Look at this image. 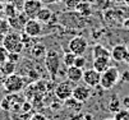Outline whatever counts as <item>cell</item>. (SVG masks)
Instances as JSON below:
<instances>
[{"label": "cell", "mask_w": 129, "mask_h": 120, "mask_svg": "<svg viewBox=\"0 0 129 120\" xmlns=\"http://www.w3.org/2000/svg\"><path fill=\"white\" fill-rule=\"evenodd\" d=\"M3 46L10 54H21L24 47L22 35L17 31H12V32L9 31L3 38Z\"/></svg>", "instance_id": "1"}, {"label": "cell", "mask_w": 129, "mask_h": 120, "mask_svg": "<svg viewBox=\"0 0 129 120\" xmlns=\"http://www.w3.org/2000/svg\"><path fill=\"white\" fill-rule=\"evenodd\" d=\"M119 79H120V73L118 70V68L110 66L104 73H101L100 87H102L104 90H111L114 86L119 82Z\"/></svg>", "instance_id": "2"}, {"label": "cell", "mask_w": 129, "mask_h": 120, "mask_svg": "<svg viewBox=\"0 0 129 120\" xmlns=\"http://www.w3.org/2000/svg\"><path fill=\"white\" fill-rule=\"evenodd\" d=\"M60 64H61V59H60V55L54 50H49L46 51L45 54V66L47 72L50 73V75L52 78L56 77L59 69H60Z\"/></svg>", "instance_id": "3"}, {"label": "cell", "mask_w": 129, "mask_h": 120, "mask_svg": "<svg viewBox=\"0 0 129 120\" xmlns=\"http://www.w3.org/2000/svg\"><path fill=\"white\" fill-rule=\"evenodd\" d=\"M3 86H4V90L8 93H18V92H21L24 87V79L19 74L14 73V74H10V75L5 77Z\"/></svg>", "instance_id": "4"}, {"label": "cell", "mask_w": 129, "mask_h": 120, "mask_svg": "<svg viewBox=\"0 0 129 120\" xmlns=\"http://www.w3.org/2000/svg\"><path fill=\"white\" fill-rule=\"evenodd\" d=\"M69 51H72L73 54L76 55H83L86 51H87V47H88V42L84 37H81V36H76L73 37L69 44Z\"/></svg>", "instance_id": "5"}, {"label": "cell", "mask_w": 129, "mask_h": 120, "mask_svg": "<svg viewBox=\"0 0 129 120\" xmlns=\"http://www.w3.org/2000/svg\"><path fill=\"white\" fill-rule=\"evenodd\" d=\"M82 81L84 82V84H87L88 87L93 88L100 86V81H101V73H99L93 68H89V69L83 70V77Z\"/></svg>", "instance_id": "6"}, {"label": "cell", "mask_w": 129, "mask_h": 120, "mask_svg": "<svg viewBox=\"0 0 129 120\" xmlns=\"http://www.w3.org/2000/svg\"><path fill=\"white\" fill-rule=\"evenodd\" d=\"M23 31L29 37H37L42 33V24L36 18H28V21L23 27Z\"/></svg>", "instance_id": "7"}, {"label": "cell", "mask_w": 129, "mask_h": 120, "mask_svg": "<svg viewBox=\"0 0 129 120\" xmlns=\"http://www.w3.org/2000/svg\"><path fill=\"white\" fill-rule=\"evenodd\" d=\"M41 8L42 2H40V0H24L23 2V13L28 18H36Z\"/></svg>", "instance_id": "8"}, {"label": "cell", "mask_w": 129, "mask_h": 120, "mask_svg": "<svg viewBox=\"0 0 129 120\" xmlns=\"http://www.w3.org/2000/svg\"><path fill=\"white\" fill-rule=\"evenodd\" d=\"M92 95L91 87H88L87 84H78L76 87H73L72 97L78 102H86Z\"/></svg>", "instance_id": "9"}, {"label": "cell", "mask_w": 129, "mask_h": 120, "mask_svg": "<svg viewBox=\"0 0 129 120\" xmlns=\"http://www.w3.org/2000/svg\"><path fill=\"white\" fill-rule=\"evenodd\" d=\"M72 92H73V86L69 82H61L55 88V96L61 101H67L68 98H70Z\"/></svg>", "instance_id": "10"}, {"label": "cell", "mask_w": 129, "mask_h": 120, "mask_svg": "<svg viewBox=\"0 0 129 120\" xmlns=\"http://www.w3.org/2000/svg\"><path fill=\"white\" fill-rule=\"evenodd\" d=\"M126 50H128V47L125 45H123V44L115 45L113 47V50L110 51V53H111V59H114L118 63L124 61L125 60V55H126Z\"/></svg>", "instance_id": "11"}, {"label": "cell", "mask_w": 129, "mask_h": 120, "mask_svg": "<svg viewBox=\"0 0 129 120\" xmlns=\"http://www.w3.org/2000/svg\"><path fill=\"white\" fill-rule=\"evenodd\" d=\"M67 77L68 79L72 82V83H77L79 81H82V77H83V69L82 68H78V66H74L72 65L67 69Z\"/></svg>", "instance_id": "12"}, {"label": "cell", "mask_w": 129, "mask_h": 120, "mask_svg": "<svg viewBox=\"0 0 129 120\" xmlns=\"http://www.w3.org/2000/svg\"><path fill=\"white\" fill-rule=\"evenodd\" d=\"M92 68L96 69L99 73H104L107 68H110V58H95Z\"/></svg>", "instance_id": "13"}, {"label": "cell", "mask_w": 129, "mask_h": 120, "mask_svg": "<svg viewBox=\"0 0 129 120\" xmlns=\"http://www.w3.org/2000/svg\"><path fill=\"white\" fill-rule=\"evenodd\" d=\"M15 68H17V63L8 59L3 64H0V73H2V75H4V77H8V75L15 73Z\"/></svg>", "instance_id": "14"}, {"label": "cell", "mask_w": 129, "mask_h": 120, "mask_svg": "<svg viewBox=\"0 0 129 120\" xmlns=\"http://www.w3.org/2000/svg\"><path fill=\"white\" fill-rule=\"evenodd\" d=\"M92 55H93V59L95 58H110L111 59V53H110V50H107L102 45H95L93 50H92Z\"/></svg>", "instance_id": "15"}, {"label": "cell", "mask_w": 129, "mask_h": 120, "mask_svg": "<svg viewBox=\"0 0 129 120\" xmlns=\"http://www.w3.org/2000/svg\"><path fill=\"white\" fill-rule=\"evenodd\" d=\"M76 10L82 17H88V15L92 14V5L88 2H82L81 0V2L78 3V5H77V8H76Z\"/></svg>", "instance_id": "16"}, {"label": "cell", "mask_w": 129, "mask_h": 120, "mask_svg": "<svg viewBox=\"0 0 129 120\" xmlns=\"http://www.w3.org/2000/svg\"><path fill=\"white\" fill-rule=\"evenodd\" d=\"M52 15H54V13H52L49 8L42 7V8H41V10L39 12L37 17H36V19L40 21L41 23H49V22L51 21V17H52Z\"/></svg>", "instance_id": "17"}, {"label": "cell", "mask_w": 129, "mask_h": 120, "mask_svg": "<svg viewBox=\"0 0 129 120\" xmlns=\"http://www.w3.org/2000/svg\"><path fill=\"white\" fill-rule=\"evenodd\" d=\"M120 109H121V102L119 101V98H118L116 96H113L111 100H110V102H109V110L115 114V112H118Z\"/></svg>", "instance_id": "18"}, {"label": "cell", "mask_w": 129, "mask_h": 120, "mask_svg": "<svg viewBox=\"0 0 129 120\" xmlns=\"http://www.w3.org/2000/svg\"><path fill=\"white\" fill-rule=\"evenodd\" d=\"M76 58H77V55L73 54L72 51H68V53H65V54L63 55V63H64V65H65L67 68H69V66H72V65H74Z\"/></svg>", "instance_id": "19"}, {"label": "cell", "mask_w": 129, "mask_h": 120, "mask_svg": "<svg viewBox=\"0 0 129 120\" xmlns=\"http://www.w3.org/2000/svg\"><path fill=\"white\" fill-rule=\"evenodd\" d=\"M93 5L100 10H107L111 7V0H92Z\"/></svg>", "instance_id": "20"}, {"label": "cell", "mask_w": 129, "mask_h": 120, "mask_svg": "<svg viewBox=\"0 0 129 120\" xmlns=\"http://www.w3.org/2000/svg\"><path fill=\"white\" fill-rule=\"evenodd\" d=\"M115 120H129V110L128 109H120L114 115Z\"/></svg>", "instance_id": "21"}, {"label": "cell", "mask_w": 129, "mask_h": 120, "mask_svg": "<svg viewBox=\"0 0 129 120\" xmlns=\"http://www.w3.org/2000/svg\"><path fill=\"white\" fill-rule=\"evenodd\" d=\"M10 31V26H9V22L4 18H0V35L5 36L7 33Z\"/></svg>", "instance_id": "22"}, {"label": "cell", "mask_w": 129, "mask_h": 120, "mask_svg": "<svg viewBox=\"0 0 129 120\" xmlns=\"http://www.w3.org/2000/svg\"><path fill=\"white\" fill-rule=\"evenodd\" d=\"M3 10H4V12H5V14L8 15V18H10V17H14V15L17 14V12H15V7H14L12 3H10V4H8V5H5Z\"/></svg>", "instance_id": "23"}, {"label": "cell", "mask_w": 129, "mask_h": 120, "mask_svg": "<svg viewBox=\"0 0 129 120\" xmlns=\"http://www.w3.org/2000/svg\"><path fill=\"white\" fill-rule=\"evenodd\" d=\"M84 65H86V58L83 55H77L76 61H74V66H78V68H82L83 69Z\"/></svg>", "instance_id": "24"}, {"label": "cell", "mask_w": 129, "mask_h": 120, "mask_svg": "<svg viewBox=\"0 0 129 120\" xmlns=\"http://www.w3.org/2000/svg\"><path fill=\"white\" fill-rule=\"evenodd\" d=\"M8 55L9 53L7 51V49L4 46H0V64H3L4 61L8 60Z\"/></svg>", "instance_id": "25"}, {"label": "cell", "mask_w": 129, "mask_h": 120, "mask_svg": "<svg viewBox=\"0 0 129 120\" xmlns=\"http://www.w3.org/2000/svg\"><path fill=\"white\" fill-rule=\"evenodd\" d=\"M32 51H33V54H35L36 56H40V55H44V54H46L45 47H44L42 45H36V46L32 49Z\"/></svg>", "instance_id": "26"}, {"label": "cell", "mask_w": 129, "mask_h": 120, "mask_svg": "<svg viewBox=\"0 0 129 120\" xmlns=\"http://www.w3.org/2000/svg\"><path fill=\"white\" fill-rule=\"evenodd\" d=\"M79 2H81V0H67V8L76 10V8H77V5H78Z\"/></svg>", "instance_id": "27"}, {"label": "cell", "mask_w": 129, "mask_h": 120, "mask_svg": "<svg viewBox=\"0 0 129 120\" xmlns=\"http://www.w3.org/2000/svg\"><path fill=\"white\" fill-rule=\"evenodd\" d=\"M29 120H47V117L44 114H41V112H36V114H33L29 117Z\"/></svg>", "instance_id": "28"}, {"label": "cell", "mask_w": 129, "mask_h": 120, "mask_svg": "<svg viewBox=\"0 0 129 120\" xmlns=\"http://www.w3.org/2000/svg\"><path fill=\"white\" fill-rule=\"evenodd\" d=\"M81 120H95V117L92 116L91 114H84L81 116Z\"/></svg>", "instance_id": "29"}, {"label": "cell", "mask_w": 129, "mask_h": 120, "mask_svg": "<svg viewBox=\"0 0 129 120\" xmlns=\"http://www.w3.org/2000/svg\"><path fill=\"white\" fill-rule=\"evenodd\" d=\"M121 79H123L124 82H129V70H128V72H125V73H123Z\"/></svg>", "instance_id": "30"}, {"label": "cell", "mask_w": 129, "mask_h": 120, "mask_svg": "<svg viewBox=\"0 0 129 120\" xmlns=\"http://www.w3.org/2000/svg\"><path fill=\"white\" fill-rule=\"evenodd\" d=\"M123 105L125 106V109L129 110V97H125V98L123 100Z\"/></svg>", "instance_id": "31"}, {"label": "cell", "mask_w": 129, "mask_h": 120, "mask_svg": "<svg viewBox=\"0 0 129 120\" xmlns=\"http://www.w3.org/2000/svg\"><path fill=\"white\" fill-rule=\"evenodd\" d=\"M123 26H124L126 29H129V18H125V19L123 21Z\"/></svg>", "instance_id": "32"}, {"label": "cell", "mask_w": 129, "mask_h": 120, "mask_svg": "<svg viewBox=\"0 0 129 120\" xmlns=\"http://www.w3.org/2000/svg\"><path fill=\"white\" fill-rule=\"evenodd\" d=\"M60 2L61 0H45V3H49V4H58Z\"/></svg>", "instance_id": "33"}, {"label": "cell", "mask_w": 129, "mask_h": 120, "mask_svg": "<svg viewBox=\"0 0 129 120\" xmlns=\"http://www.w3.org/2000/svg\"><path fill=\"white\" fill-rule=\"evenodd\" d=\"M124 61L129 63V47H128V50H126V55H125V60H124Z\"/></svg>", "instance_id": "34"}, {"label": "cell", "mask_w": 129, "mask_h": 120, "mask_svg": "<svg viewBox=\"0 0 129 120\" xmlns=\"http://www.w3.org/2000/svg\"><path fill=\"white\" fill-rule=\"evenodd\" d=\"M4 9V5H3V3H0V12H2Z\"/></svg>", "instance_id": "35"}, {"label": "cell", "mask_w": 129, "mask_h": 120, "mask_svg": "<svg viewBox=\"0 0 129 120\" xmlns=\"http://www.w3.org/2000/svg\"><path fill=\"white\" fill-rule=\"evenodd\" d=\"M124 3H125V4H128V5H129V0H124Z\"/></svg>", "instance_id": "36"}, {"label": "cell", "mask_w": 129, "mask_h": 120, "mask_svg": "<svg viewBox=\"0 0 129 120\" xmlns=\"http://www.w3.org/2000/svg\"><path fill=\"white\" fill-rule=\"evenodd\" d=\"M7 2V0H0V3H5Z\"/></svg>", "instance_id": "37"}, {"label": "cell", "mask_w": 129, "mask_h": 120, "mask_svg": "<svg viewBox=\"0 0 129 120\" xmlns=\"http://www.w3.org/2000/svg\"><path fill=\"white\" fill-rule=\"evenodd\" d=\"M104 120H115V119L113 117V119H104Z\"/></svg>", "instance_id": "38"}, {"label": "cell", "mask_w": 129, "mask_h": 120, "mask_svg": "<svg viewBox=\"0 0 129 120\" xmlns=\"http://www.w3.org/2000/svg\"><path fill=\"white\" fill-rule=\"evenodd\" d=\"M40 2H42V3H44V2H45V0H40Z\"/></svg>", "instance_id": "39"}, {"label": "cell", "mask_w": 129, "mask_h": 120, "mask_svg": "<svg viewBox=\"0 0 129 120\" xmlns=\"http://www.w3.org/2000/svg\"><path fill=\"white\" fill-rule=\"evenodd\" d=\"M128 65H129V63H128ZM128 70H129V69H128Z\"/></svg>", "instance_id": "40"}, {"label": "cell", "mask_w": 129, "mask_h": 120, "mask_svg": "<svg viewBox=\"0 0 129 120\" xmlns=\"http://www.w3.org/2000/svg\"><path fill=\"white\" fill-rule=\"evenodd\" d=\"M0 74H2V73H0Z\"/></svg>", "instance_id": "41"}]
</instances>
